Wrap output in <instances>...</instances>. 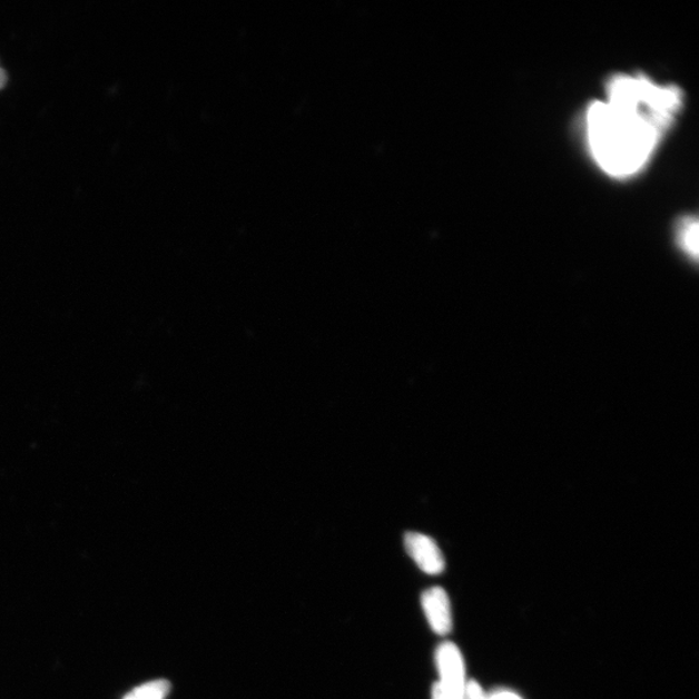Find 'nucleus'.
<instances>
[{
    "instance_id": "obj_1",
    "label": "nucleus",
    "mask_w": 699,
    "mask_h": 699,
    "mask_svg": "<svg viewBox=\"0 0 699 699\" xmlns=\"http://www.w3.org/2000/svg\"><path fill=\"white\" fill-rule=\"evenodd\" d=\"M608 99L587 110L588 145L595 163L611 177L639 173L654 154L682 106L678 86H659L646 76L618 75Z\"/></svg>"
},
{
    "instance_id": "obj_2",
    "label": "nucleus",
    "mask_w": 699,
    "mask_h": 699,
    "mask_svg": "<svg viewBox=\"0 0 699 699\" xmlns=\"http://www.w3.org/2000/svg\"><path fill=\"white\" fill-rule=\"evenodd\" d=\"M436 666H439L440 688L447 699H464L465 666L462 653L455 643L444 642L436 650Z\"/></svg>"
},
{
    "instance_id": "obj_3",
    "label": "nucleus",
    "mask_w": 699,
    "mask_h": 699,
    "mask_svg": "<svg viewBox=\"0 0 699 699\" xmlns=\"http://www.w3.org/2000/svg\"><path fill=\"white\" fill-rule=\"evenodd\" d=\"M404 545H406L411 559L426 574L436 575L442 573L444 558L440 547L436 545L432 538L420 534V532H408L406 538H404Z\"/></svg>"
},
{
    "instance_id": "obj_4",
    "label": "nucleus",
    "mask_w": 699,
    "mask_h": 699,
    "mask_svg": "<svg viewBox=\"0 0 699 699\" xmlns=\"http://www.w3.org/2000/svg\"><path fill=\"white\" fill-rule=\"evenodd\" d=\"M421 602H423L425 616L433 631L447 634L452 630V614L446 591L440 587L431 588L424 592Z\"/></svg>"
},
{
    "instance_id": "obj_5",
    "label": "nucleus",
    "mask_w": 699,
    "mask_h": 699,
    "mask_svg": "<svg viewBox=\"0 0 699 699\" xmlns=\"http://www.w3.org/2000/svg\"><path fill=\"white\" fill-rule=\"evenodd\" d=\"M170 692V682L166 680L148 681L127 693L122 699H165Z\"/></svg>"
},
{
    "instance_id": "obj_6",
    "label": "nucleus",
    "mask_w": 699,
    "mask_h": 699,
    "mask_svg": "<svg viewBox=\"0 0 699 699\" xmlns=\"http://www.w3.org/2000/svg\"><path fill=\"white\" fill-rule=\"evenodd\" d=\"M679 238L681 248L693 259L698 258L699 226L696 218H687L680 225Z\"/></svg>"
},
{
    "instance_id": "obj_7",
    "label": "nucleus",
    "mask_w": 699,
    "mask_h": 699,
    "mask_svg": "<svg viewBox=\"0 0 699 699\" xmlns=\"http://www.w3.org/2000/svg\"><path fill=\"white\" fill-rule=\"evenodd\" d=\"M464 699H488V695L483 692L479 682L471 681L465 687Z\"/></svg>"
},
{
    "instance_id": "obj_8",
    "label": "nucleus",
    "mask_w": 699,
    "mask_h": 699,
    "mask_svg": "<svg viewBox=\"0 0 699 699\" xmlns=\"http://www.w3.org/2000/svg\"><path fill=\"white\" fill-rule=\"evenodd\" d=\"M488 699H522L520 696L511 692V690L499 689L494 693L488 696Z\"/></svg>"
},
{
    "instance_id": "obj_9",
    "label": "nucleus",
    "mask_w": 699,
    "mask_h": 699,
    "mask_svg": "<svg viewBox=\"0 0 699 699\" xmlns=\"http://www.w3.org/2000/svg\"><path fill=\"white\" fill-rule=\"evenodd\" d=\"M433 699H447L446 697H444L442 689L439 685H435L433 688Z\"/></svg>"
},
{
    "instance_id": "obj_10",
    "label": "nucleus",
    "mask_w": 699,
    "mask_h": 699,
    "mask_svg": "<svg viewBox=\"0 0 699 699\" xmlns=\"http://www.w3.org/2000/svg\"><path fill=\"white\" fill-rule=\"evenodd\" d=\"M6 82H7L6 71L3 69H0V89H2Z\"/></svg>"
}]
</instances>
